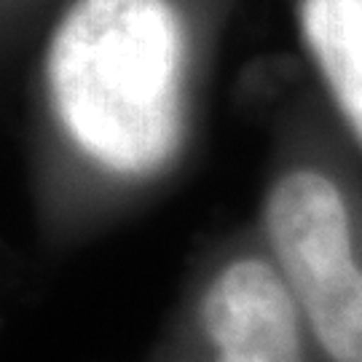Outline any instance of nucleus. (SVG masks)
I'll use <instances>...</instances> for the list:
<instances>
[{
  "label": "nucleus",
  "mask_w": 362,
  "mask_h": 362,
  "mask_svg": "<svg viewBox=\"0 0 362 362\" xmlns=\"http://www.w3.org/2000/svg\"><path fill=\"white\" fill-rule=\"evenodd\" d=\"M182 67L185 30L169 0H76L49 43L46 83L91 161L153 175L180 148Z\"/></svg>",
  "instance_id": "1"
},
{
  "label": "nucleus",
  "mask_w": 362,
  "mask_h": 362,
  "mask_svg": "<svg viewBox=\"0 0 362 362\" xmlns=\"http://www.w3.org/2000/svg\"><path fill=\"white\" fill-rule=\"evenodd\" d=\"M266 231L282 279L333 362H362V269L351 258L349 215L336 182L296 169L274 185Z\"/></svg>",
  "instance_id": "2"
},
{
  "label": "nucleus",
  "mask_w": 362,
  "mask_h": 362,
  "mask_svg": "<svg viewBox=\"0 0 362 362\" xmlns=\"http://www.w3.org/2000/svg\"><path fill=\"white\" fill-rule=\"evenodd\" d=\"M202 320L215 362H303L296 298L260 258H239L209 282Z\"/></svg>",
  "instance_id": "3"
},
{
  "label": "nucleus",
  "mask_w": 362,
  "mask_h": 362,
  "mask_svg": "<svg viewBox=\"0 0 362 362\" xmlns=\"http://www.w3.org/2000/svg\"><path fill=\"white\" fill-rule=\"evenodd\" d=\"M300 30L362 145V0H303Z\"/></svg>",
  "instance_id": "4"
}]
</instances>
